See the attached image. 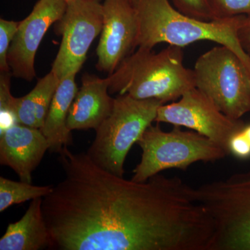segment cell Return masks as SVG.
I'll list each match as a JSON object with an SVG mask.
<instances>
[{"label":"cell","mask_w":250,"mask_h":250,"mask_svg":"<svg viewBox=\"0 0 250 250\" xmlns=\"http://www.w3.org/2000/svg\"><path fill=\"white\" fill-rule=\"evenodd\" d=\"M137 16L138 47L154 49L162 42L184 47L198 41H212L233 50L250 72V57L242 49L237 29L242 16L204 21L179 11L170 0H129Z\"/></svg>","instance_id":"7a4b0ae2"},{"label":"cell","mask_w":250,"mask_h":250,"mask_svg":"<svg viewBox=\"0 0 250 250\" xmlns=\"http://www.w3.org/2000/svg\"><path fill=\"white\" fill-rule=\"evenodd\" d=\"M110 94L139 100L154 99L164 104L195 88V73L184 64L183 47L168 45L159 52L139 47L108 75Z\"/></svg>","instance_id":"3957f363"},{"label":"cell","mask_w":250,"mask_h":250,"mask_svg":"<svg viewBox=\"0 0 250 250\" xmlns=\"http://www.w3.org/2000/svg\"><path fill=\"white\" fill-rule=\"evenodd\" d=\"M172 4L181 12L204 21H213L209 6L207 0H170Z\"/></svg>","instance_id":"44dd1931"},{"label":"cell","mask_w":250,"mask_h":250,"mask_svg":"<svg viewBox=\"0 0 250 250\" xmlns=\"http://www.w3.org/2000/svg\"><path fill=\"white\" fill-rule=\"evenodd\" d=\"M243 128L231 138L229 152L238 159H246L250 157V143L243 132Z\"/></svg>","instance_id":"7402d4cb"},{"label":"cell","mask_w":250,"mask_h":250,"mask_svg":"<svg viewBox=\"0 0 250 250\" xmlns=\"http://www.w3.org/2000/svg\"><path fill=\"white\" fill-rule=\"evenodd\" d=\"M76 75L72 74L59 82L41 129L49 143V152L59 153L72 143V131L67 128V118L79 90L75 82Z\"/></svg>","instance_id":"9a60e30c"},{"label":"cell","mask_w":250,"mask_h":250,"mask_svg":"<svg viewBox=\"0 0 250 250\" xmlns=\"http://www.w3.org/2000/svg\"><path fill=\"white\" fill-rule=\"evenodd\" d=\"M214 20L250 16V0H207ZM213 20V21H214Z\"/></svg>","instance_id":"d6986e66"},{"label":"cell","mask_w":250,"mask_h":250,"mask_svg":"<svg viewBox=\"0 0 250 250\" xmlns=\"http://www.w3.org/2000/svg\"><path fill=\"white\" fill-rule=\"evenodd\" d=\"M52 188L53 186H34L32 183L0 177V212L2 213L14 205L39 197L43 198Z\"/></svg>","instance_id":"e0dca14e"},{"label":"cell","mask_w":250,"mask_h":250,"mask_svg":"<svg viewBox=\"0 0 250 250\" xmlns=\"http://www.w3.org/2000/svg\"><path fill=\"white\" fill-rule=\"evenodd\" d=\"M59 154L65 177L42 198L49 250H209L213 223L182 179L128 180L87 153Z\"/></svg>","instance_id":"6da1fadb"},{"label":"cell","mask_w":250,"mask_h":250,"mask_svg":"<svg viewBox=\"0 0 250 250\" xmlns=\"http://www.w3.org/2000/svg\"><path fill=\"white\" fill-rule=\"evenodd\" d=\"M193 71L195 88L224 114L237 121L250 112V72L231 49L219 45L207 51Z\"/></svg>","instance_id":"52a82bcc"},{"label":"cell","mask_w":250,"mask_h":250,"mask_svg":"<svg viewBox=\"0 0 250 250\" xmlns=\"http://www.w3.org/2000/svg\"><path fill=\"white\" fill-rule=\"evenodd\" d=\"M42 197L31 200L22 218L9 224L0 239V250H40L51 245L42 208Z\"/></svg>","instance_id":"5bb4252c"},{"label":"cell","mask_w":250,"mask_h":250,"mask_svg":"<svg viewBox=\"0 0 250 250\" xmlns=\"http://www.w3.org/2000/svg\"><path fill=\"white\" fill-rule=\"evenodd\" d=\"M243 132L250 143V124H246L243 128Z\"/></svg>","instance_id":"cb8c5ba5"},{"label":"cell","mask_w":250,"mask_h":250,"mask_svg":"<svg viewBox=\"0 0 250 250\" xmlns=\"http://www.w3.org/2000/svg\"><path fill=\"white\" fill-rule=\"evenodd\" d=\"M237 38L242 49L250 57V15L242 16L241 23L237 29Z\"/></svg>","instance_id":"603a6c76"},{"label":"cell","mask_w":250,"mask_h":250,"mask_svg":"<svg viewBox=\"0 0 250 250\" xmlns=\"http://www.w3.org/2000/svg\"><path fill=\"white\" fill-rule=\"evenodd\" d=\"M210 217L209 250H250V170L194 188Z\"/></svg>","instance_id":"277c9868"},{"label":"cell","mask_w":250,"mask_h":250,"mask_svg":"<svg viewBox=\"0 0 250 250\" xmlns=\"http://www.w3.org/2000/svg\"><path fill=\"white\" fill-rule=\"evenodd\" d=\"M103 11L96 67L109 75L138 47L139 25L129 0H104Z\"/></svg>","instance_id":"8fae6325"},{"label":"cell","mask_w":250,"mask_h":250,"mask_svg":"<svg viewBox=\"0 0 250 250\" xmlns=\"http://www.w3.org/2000/svg\"><path fill=\"white\" fill-rule=\"evenodd\" d=\"M19 22L0 19V71L11 72L8 63V52L15 34L17 31Z\"/></svg>","instance_id":"ffe728a7"},{"label":"cell","mask_w":250,"mask_h":250,"mask_svg":"<svg viewBox=\"0 0 250 250\" xmlns=\"http://www.w3.org/2000/svg\"><path fill=\"white\" fill-rule=\"evenodd\" d=\"M109 79L84 75L82 86L74 99L67 118V126L73 130L98 129L111 114L115 98L108 92Z\"/></svg>","instance_id":"4fadbf2b"},{"label":"cell","mask_w":250,"mask_h":250,"mask_svg":"<svg viewBox=\"0 0 250 250\" xmlns=\"http://www.w3.org/2000/svg\"><path fill=\"white\" fill-rule=\"evenodd\" d=\"M60 80L50 71L38 80L34 88L21 98H15L13 108L18 124L41 129Z\"/></svg>","instance_id":"2e32d148"},{"label":"cell","mask_w":250,"mask_h":250,"mask_svg":"<svg viewBox=\"0 0 250 250\" xmlns=\"http://www.w3.org/2000/svg\"><path fill=\"white\" fill-rule=\"evenodd\" d=\"M66 0H39L27 18L19 22L8 52L12 75L31 82L36 77L35 57L49 27L65 13Z\"/></svg>","instance_id":"30bf717a"},{"label":"cell","mask_w":250,"mask_h":250,"mask_svg":"<svg viewBox=\"0 0 250 250\" xmlns=\"http://www.w3.org/2000/svg\"><path fill=\"white\" fill-rule=\"evenodd\" d=\"M66 1L65 13L55 23L56 32L62 36V40L51 70L60 80L78 73L103 25L100 0Z\"/></svg>","instance_id":"ba28073f"},{"label":"cell","mask_w":250,"mask_h":250,"mask_svg":"<svg viewBox=\"0 0 250 250\" xmlns=\"http://www.w3.org/2000/svg\"><path fill=\"white\" fill-rule=\"evenodd\" d=\"M162 104L154 99L139 100L127 94L118 95L111 114L95 130V139L87 154L100 167L123 177L130 149L155 122Z\"/></svg>","instance_id":"5b68a950"},{"label":"cell","mask_w":250,"mask_h":250,"mask_svg":"<svg viewBox=\"0 0 250 250\" xmlns=\"http://www.w3.org/2000/svg\"><path fill=\"white\" fill-rule=\"evenodd\" d=\"M49 149L40 129L16 124L0 133V164L11 167L22 182L32 183L33 172Z\"/></svg>","instance_id":"7c38bea8"},{"label":"cell","mask_w":250,"mask_h":250,"mask_svg":"<svg viewBox=\"0 0 250 250\" xmlns=\"http://www.w3.org/2000/svg\"><path fill=\"white\" fill-rule=\"evenodd\" d=\"M137 144L142 154L131 179L139 182L164 170L185 171L195 163L214 162L228 155L218 145L196 131H184L177 126L165 131L159 123L150 125Z\"/></svg>","instance_id":"8992f818"},{"label":"cell","mask_w":250,"mask_h":250,"mask_svg":"<svg viewBox=\"0 0 250 250\" xmlns=\"http://www.w3.org/2000/svg\"><path fill=\"white\" fill-rule=\"evenodd\" d=\"M155 122L196 131L218 145L228 155L231 138L246 125L241 119L236 121L222 113L197 88L188 90L177 101L161 105Z\"/></svg>","instance_id":"9c48e42d"},{"label":"cell","mask_w":250,"mask_h":250,"mask_svg":"<svg viewBox=\"0 0 250 250\" xmlns=\"http://www.w3.org/2000/svg\"><path fill=\"white\" fill-rule=\"evenodd\" d=\"M11 72H1L0 75V133L18 124L13 108L14 97L11 95Z\"/></svg>","instance_id":"ac0fdd59"}]
</instances>
